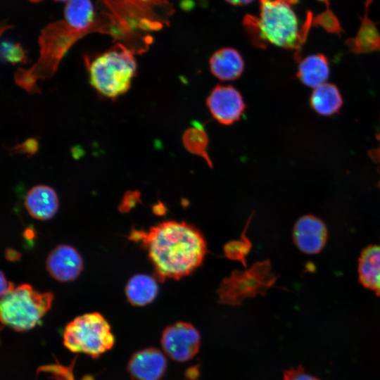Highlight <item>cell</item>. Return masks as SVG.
I'll return each mask as SVG.
<instances>
[{"label": "cell", "instance_id": "9a60e30c", "mask_svg": "<svg viewBox=\"0 0 380 380\" xmlns=\"http://www.w3.org/2000/svg\"><path fill=\"white\" fill-rule=\"evenodd\" d=\"M358 274L362 285L380 296V246H369L361 252Z\"/></svg>", "mask_w": 380, "mask_h": 380}, {"label": "cell", "instance_id": "9c48e42d", "mask_svg": "<svg viewBox=\"0 0 380 380\" xmlns=\"http://www.w3.org/2000/svg\"><path fill=\"white\" fill-rule=\"evenodd\" d=\"M46 270L49 274L61 282L73 281L83 269V260L75 248L61 244L56 246L49 254Z\"/></svg>", "mask_w": 380, "mask_h": 380}, {"label": "cell", "instance_id": "ba28073f", "mask_svg": "<svg viewBox=\"0 0 380 380\" xmlns=\"http://www.w3.org/2000/svg\"><path fill=\"white\" fill-rule=\"evenodd\" d=\"M207 104L214 118L223 125L238 120L245 109L241 95L232 86L215 87L208 98Z\"/></svg>", "mask_w": 380, "mask_h": 380}, {"label": "cell", "instance_id": "4dcf8cb0", "mask_svg": "<svg viewBox=\"0 0 380 380\" xmlns=\"http://www.w3.org/2000/svg\"><path fill=\"white\" fill-rule=\"evenodd\" d=\"M319 1H323V2H325V3H327V4L329 3V1H328V0H319Z\"/></svg>", "mask_w": 380, "mask_h": 380}, {"label": "cell", "instance_id": "5bb4252c", "mask_svg": "<svg viewBox=\"0 0 380 380\" xmlns=\"http://www.w3.org/2000/svg\"><path fill=\"white\" fill-rule=\"evenodd\" d=\"M244 63L240 53L232 48L219 49L210 60L213 74L223 81L238 78L243 70Z\"/></svg>", "mask_w": 380, "mask_h": 380}, {"label": "cell", "instance_id": "4316f807", "mask_svg": "<svg viewBox=\"0 0 380 380\" xmlns=\"http://www.w3.org/2000/svg\"><path fill=\"white\" fill-rule=\"evenodd\" d=\"M377 139L380 141V134L377 135ZM369 154L373 160L380 163V148L376 150L371 151Z\"/></svg>", "mask_w": 380, "mask_h": 380}, {"label": "cell", "instance_id": "277c9868", "mask_svg": "<svg viewBox=\"0 0 380 380\" xmlns=\"http://www.w3.org/2000/svg\"><path fill=\"white\" fill-rule=\"evenodd\" d=\"M53 300V293H40L30 284H20L1 297V321L15 331H28L50 310Z\"/></svg>", "mask_w": 380, "mask_h": 380}, {"label": "cell", "instance_id": "3957f363", "mask_svg": "<svg viewBox=\"0 0 380 380\" xmlns=\"http://www.w3.org/2000/svg\"><path fill=\"white\" fill-rule=\"evenodd\" d=\"M136 68L132 51L118 44L90 63V82L102 95L116 98L129 88Z\"/></svg>", "mask_w": 380, "mask_h": 380}, {"label": "cell", "instance_id": "5b68a950", "mask_svg": "<svg viewBox=\"0 0 380 380\" xmlns=\"http://www.w3.org/2000/svg\"><path fill=\"white\" fill-rule=\"evenodd\" d=\"M63 342L72 353L97 358L113 347L115 336L104 317L94 312L78 316L69 322L63 331Z\"/></svg>", "mask_w": 380, "mask_h": 380}, {"label": "cell", "instance_id": "8992f818", "mask_svg": "<svg viewBox=\"0 0 380 380\" xmlns=\"http://www.w3.org/2000/svg\"><path fill=\"white\" fill-rule=\"evenodd\" d=\"M166 355L177 362L191 360L199 351L201 335L190 323L179 322L167 326L160 338Z\"/></svg>", "mask_w": 380, "mask_h": 380}, {"label": "cell", "instance_id": "603a6c76", "mask_svg": "<svg viewBox=\"0 0 380 380\" xmlns=\"http://www.w3.org/2000/svg\"><path fill=\"white\" fill-rule=\"evenodd\" d=\"M140 200V194L138 191H128L122 198L119 205V210L122 213L129 211Z\"/></svg>", "mask_w": 380, "mask_h": 380}, {"label": "cell", "instance_id": "44dd1931", "mask_svg": "<svg viewBox=\"0 0 380 380\" xmlns=\"http://www.w3.org/2000/svg\"><path fill=\"white\" fill-rule=\"evenodd\" d=\"M1 56L12 63L21 62L25 59L23 48L19 44H13L7 42L1 44Z\"/></svg>", "mask_w": 380, "mask_h": 380}, {"label": "cell", "instance_id": "8fae6325", "mask_svg": "<svg viewBox=\"0 0 380 380\" xmlns=\"http://www.w3.org/2000/svg\"><path fill=\"white\" fill-rule=\"evenodd\" d=\"M327 229L324 223L317 217L308 215L300 217L293 227V240L302 252L316 254L320 252L327 241Z\"/></svg>", "mask_w": 380, "mask_h": 380}, {"label": "cell", "instance_id": "d6986e66", "mask_svg": "<svg viewBox=\"0 0 380 380\" xmlns=\"http://www.w3.org/2000/svg\"><path fill=\"white\" fill-rule=\"evenodd\" d=\"M346 44L350 51L355 53L380 51V35L374 25L365 15L356 37L348 39Z\"/></svg>", "mask_w": 380, "mask_h": 380}, {"label": "cell", "instance_id": "6da1fadb", "mask_svg": "<svg viewBox=\"0 0 380 380\" xmlns=\"http://www.w3.org/2000/svg\"><path fill=\"white\" fill-rule=\"evenodd\" d=\"M130 239L142 241L161 279L189 274L202 263L207 251L202 234L186 222H163L146 233L134 230Z\"/></svg>", "mask_w": 380, "mask_h": 380}, {"label": "cell", "instance_id": "484cf974", "mask_svg": "<svg viewBox=\"0 0 380 380\" xmlns=\"http://www.w3.org/2000/svg\"><path fill=\"white\" fill-rule=\"evenodd\" d=\"M225 1L233 6H240L248 5L253 1V0H225Z\"/></svg>", "mask_w": 380, "mask_h": 380}, {"label": "cell", "instance_id": "e0dca14e", "mask_svg": "<svg viewBox=\"0 0 380 380\" xmlns=\"http://www.w3.org/2000/svg\"><path fill=\"white\" fill-rule=\"evenodd\" d=\"M310 104L318 114L331 116L338 113L343 105V99L336 85L325 82L314 89Z\"/></svg>", "mask_w": 380, "mask_h": 380}, {"label": "cell", "instance_id": "83f0119b", "mask_svg": "<svg viewBox=\"0 0 380 380\" xmlns=\"http://www.w3.org/2000/svg\"><path fill=\"white\" fill-rule=\"evenodd\" d=\"M198 376V370L196 367L189 369L186 373V376L193 379H196Z\"/></svg>", "mask_w": 380, "mask_h": 380}, {"label": "cell", "instance_id": "30bf717a", "mask_svg": "<svg viewBox=\"0 0 380 380\" xmlns=\"http://www.w3.org/2000/svg\"><path fill=\"white\" fill-rule=\"evenodd\" d=\"M167 365L165 355L156 348L134 353L127 364V371L134 380H160Z\"/></svg>", "mask_w": 380, "mask_h": 380}, {"label": "cell", "instance_id": "ffe728a7", "mask_svg": "<svg viewBox=\"0 0 380 380\" xmlns=\"http://www.w3.org/2000/svg\"><path fill=\"white\" fill-rule=\"evenodd\" d=\"M186 147L193 153L206 155L207 137L202 129L194 127L189 129L184 136Z\"/></svg>", "mask_w": 380, "mask_h": 380}, {"label": "cell", "instance_id": "cb8c5ba5", "mask_svg": "<svg viewBox=\"0 0 380 380\" xmlns=\"http://www.w3.org/2000/svg\"><path fill=\"white\" fill-rule=\"evenodd\" d=\"M14 285L12 282L8 281L5 277L4 272H1V298L5 294L14 289Z\"/></svg>", "mask_w": 380, "mask_h": 380}, {"label": "cell", "instance_id": "ac0fdd59", "mask_svg": "<svg viewBox=\"0 0 380 380\" xmlns=\"http://www.w3.org/2000/svg\"><path fill=\"white\" fill-rule=\"evenodd\" d=\"M158 286L156 280L146 274H136L127 282L125 294L127 300L134 306H144L156 297Z\"/></svg>", "mask_w": 380, "mask_h": 380}, {"label": "cell", "instance_id": "d4e9b609", "mask_svg": "<svg viewBox=\"0 0 380 380\" xmlns=\"http://www.w3.org/2000/svg\"><path fill=\"white\" fill-rule=\"evenodd\" d=\"M6 258L10 261H16L20 258V254L18 251L9 248L6 251Z\"/></svg>", "mask_w": 380, "mask_h": 380}, {"label": "cell", "instance_id": "f1b7e54d", "mask_svg": "<svg viewBox=\"0 0 380 380\" xmlns=\"http://www.w3.org/2000/svg\"><path fill=\"white\" fill-rule=\"evenodd\" d=\"M33 232L30 229H27L25 232V236H26L27 238L30 239L33 237Z\"/></svg>", "mask_w": 380, "mask_h": 380}, {"label": "cell", "instance_id": "4fadbf2b", "mask_svg": "<svg viewBox=\"0 0 380 380\" xmlns=\"http://www.w3.org/2000/svg\"><path fill=\"white\" fill-rule=\"evenodd\" d=\"M25 205L28 213L40 220L53 217L59 205L56 193L46 185L32 187L25 196Z\"/></svg>", "mask_w": 380, "mask_h": 380}, {"label": "cell", "instance_id": "7402d4cb", "mask_svg": "<svg viewBox=\"0 0 380 380\" xmlns=\"http://www.w3.org/2000/svg\"><path fill=\"white\" fill-rule=\"evenodd\" d=\"M283 380H319L305 372L301 367H293L284 372Z\"/></svg>", "mask_w": 380, "mask_h": 380}, {"label": "cell", "instance_id": "52a82bcc", "mask_svg": "<svg viewBox=\"0 0 380 380\" xmlns=\"http://www.w3.org/2000/svg\"><path fill=\"white\" fill-rule=\"evenodd\" d=\"M85 34L70 27L64 20L48 25L39 37L41 58L39 64L49 65L54 70L58 61L68 48Z\"/></svg>", "mask_w": 380, "mask_h": 380}, {"label": "cell", "instance_id": "2e32d148", "mask_svg": "<svg viewBox=\"0 0 380 380\" xmlns=\"http://www.w3.org/2000/svg\"><path fill=\"white\" fill-rule=\"evenodd\" d=\"M329 76V64L322 53L312 54L299 61L297 77L305 86L316 88Z\"/></svg>", "mask_w": 380, "mask_h": 380}, {"label": "cell", "instance_id": "7c38bea8", "mask_svg": "<svg viewBox=\"0 0 380 380\" xmlns=\"http://www.w3.org/2000/svg\"><path fill=\"white\" fill-rule=\"evenodd\" d=\"M107 18L108 14L106 18H96L91 0H70L64 8V21L72 28L86 34L91 31H106V26H110V24L105 23Z\"/></svg>", "mask_w": 380, "mask_h": 380}, {"label": "cell", "instance_id": "f546056e", "mask_svg": "<svg viewBox=\"0 0 380 380\" xmlns=\"http://www.w3.org/2000/svg\"><path fill=\"white\" fill-rule=\"evenodd\" d=\"M55 1H64V2H68L70 0H55Z\"/></svg>", "mask_w": 380, "mask_h": 380}, {"label": "cell", "instance_id": "7a4b0ae2", "mask_svg": "<svg viewBox=\"0 0 380 380\" xmlns=\"http://www.w3.org/2000/svg\"><path fill=\"white\" fill-rule=\"evenodd\" d=\"M297 0H260V15L252 25L253 41L259 46L267 44L286 49H297L308 33L300 28L293 8Z\"/></svg>", "mask_w": 380, "mask_h": 380}]
</instances>
